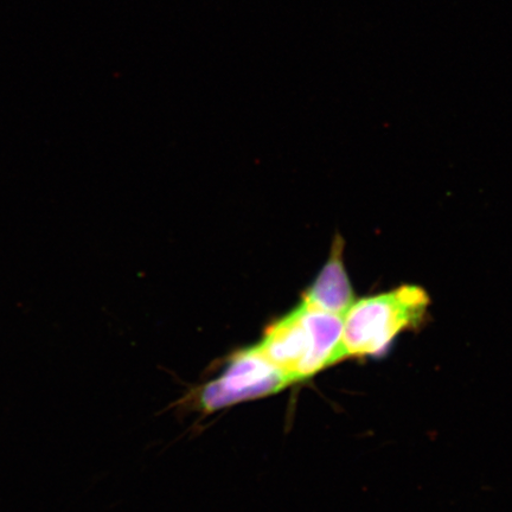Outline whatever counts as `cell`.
I'll use <instances>...</instances> for the list:
<instances>
[{
	"mask_svg": "<svg viewBox=\"0 0 512 512\" xmlns=\"http://www.w3.org/2000/svg\"><path fill=\"white\" fill-rule=\"evenodd\" d=\"M290 382L261 354L258 347L236 355L220 379L208 384L202 393L207 411L233 405L243 400L277 393Z\"/></svg>",
	"mask_w": 512,
	"mask_h": 512,
	"instance_id": "3957f363",
	"label": "cell"
},
{
	"mask_svg": "<svg viewBox=\"0 0 512 512\" xmlns=\"http://www.w3.org/2000/svg\"><path fill=\"white\" fill-rule=\"evenodd\" d=\"M428 305L427 293L414 285L355 300L343 316L342 361L380 356L401 332L424 320Z\"/></svg>",
	"mask_w": 512,
	"mask_h": 512,
	"instance_id": "7a4b0ae2",
	"label": "cell"
},
{
	"mask_svg": "<svg viewBox=\"0 0 512 512\" xmlns=\"http://www.w3.org/2000/svg\"><path fill=\"white\" fill-rule=\"evenodd\" d=\"M303 302L316 309L344 316L355 303L354 291L343 262V241L334 242L330 259L305 293Z\"/></svg>",
	"mask_w": 512,
	"mask_h": 512,
	"instance_id": "277c9868",
	"label": "cell"
},
{
	"mask_svg": "<svg viewBox=\"0 0 512 512\" xmlns=\"http://www.w3.org/2000/svg\"><path fill=\"white\" fill-rule=\"evenodd\" d=\"M342 334V316L303 302L273 324L256 347L291 384L341 362Z\"/></svg>",
	"mask_w": 512,
	"mask_h": 512,
	"instance_id": "6da1fadb",
	"label": "cell"
}]
</instances>
